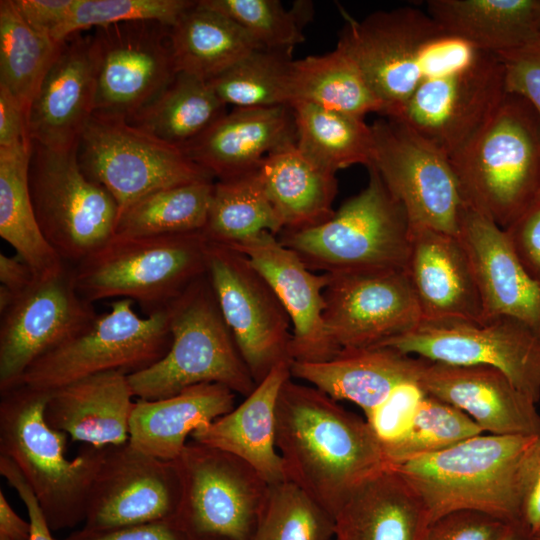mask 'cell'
Masks as SVG:
<instances>
[{"label": "cell", "instance_id": "cell-11", "mask_svg": "<svg viewBox=\"0 0 540 540\" xmlns=\"http://www.w3.org/2000/svg\"><path fill=\"white\" fill-rule=\"evenodd\" d=\"M84 174L114 198L119 215L159 189L215 178L184 151L130 122L93 114L78 145Z\"/></svg>", "mask_w": 540, "mask_h": 540}, {"label": "cell", "instance_id": "cell-59", "mask_svg": "<svg viewBox=\"0 0 540 540\" xmlns=\"http://www.w3.org/2000/svg\"><path fill=\"white\" fill-rule=\"evenodd\" d=\"M203 540H228L226 538H222V537H215V536H208V537H202Z\"/></svg>", "mask_w": 540, "mask_h": 540}, {"label": "cell", "instance_id": "cell-44", "mask_svg": "<svg viewBox=\"0 0 540 540\" xmlns=\"http://www.w3.org/2000/svg\"><path fill=\"white\" fill-rule=\"evenodd\" d=\"M240 25L262 49L290 53L304 42L312 3L297 1L286 9L278 0H203Z\"/></svg>", "mask_w": 540, "mask_h": 540}, {"label": "cell", "instance_id": "cell-45", "mask_svg": "<svg viewBox=\"0 0 540 540\" xmlns=\"http://www.w3.org/2000/svg\"><path fill=\"white\" fill-rule=\"evenodd\" d=\"M482 433L466 413L427 394L409 430L384 454L388 464L395 465L448 449Z\"/></svg>", "mask_w": 540, "mask_h": 540}, {"label": "cell", "instance_id": "cell-41", "mask_svg": "<svg viewBox=\"0 0 540 540\" xmlns=\"http://www.w3.org/2000/svg\"><path fill=\"white\" fill-rule=\"evenodd\" d=\"M61 44L28 25L13 0L0 1V85L27 113Z\"/></svg>", "mask_w": 540, "mask_h": 540}, {"label": "cell", "instance_id": "cell-10", "mask_svg": "<svg viewBox=\"0 0 540 540\" xmlns=\"http://www.w3.org/2000/svg\"><path fill=\"white\" fill-rule=\"evenodd\" d=\"M29 189L40 230L66 264L76 266L115 235L118 205L84 174L77 147L53 150L33 143Z\"/></svg>", "mask_w": 540, "mask_h": 540}, {"label": "cell", "instance_id": "cell-27", "mask_svg": "<svg viewBox=\"0 0 540 540\" xmlns=\"http://www.w3.org/2000/svg\"><path fill=\"white\" fill-rule=\"evenodd\" d=\"M133 398L126 374L103 372L52 390L45 418L72 441L98 448L121 445L129 441Z\"/></svg>", "mask_w": 540, "mask_h": 540}, {"label": "cell", "instance_id": "cell-8", "mask_svg": "<svg viewBox=\"0 0 540 540\" xmlns=\"http://www.w3.org/2000/svg\"><path fill=\"white\" fill-rule=\"evenodd\" d=\"M345 20L337 43L357 64L383 104L382 117L398 110L426 76L452 60L458 40L427 12L402 7Z\"/></svg>", "mask_w": 540, "mask_h": 540}, {"label": "cell", "instance_id": "cell-13", "mask_svg": "<svg viewBox=\"0 0 540 540\" xmlns=\"http://www.w3.org/2000/svg\"><path fill=\"white\" fill-rule=\"evenodd\" d=\"M371 127L370 166L403 206L411 230L431 229L459 237L468 206L450 158L391 118L378 119Z\"/></svg>", "mask_w": 540, "mask_h": 540}, {"label": "cell", "instance_id": "cell-28", "mask_svg": "<svg viewBox=\"0 0 540 540\" xmlns=\"http://www.w3.org/2000/svg\"><path fill=\"white\" fill-rule=\"evenodd\" d=\"M290 365L283 361L275 366L242 403L196 430L192 440L241 458L269 484L287 480L275 432L277 400L291 377Z\"/></svg>", "mask_w": 540, "mask_h": 540}, {"label": "cell", "instance_id": "cell-36", "mask_svg": "<svg viewBox=\"0 0 540 540\" xmlns=\"http://www.w3.org/2000/svg\"><path fill=\"white\" fill-rule=\"evenodd\" d=\"M291 94V105L308 102L362 118L383 112L357 64L338 45L329 53L292 61Z\"/></svg>", "mask_w": 540, "mask_h": 540}, {"label": "cell", "instance_id": "cell-3", "mask_svg": "<svg viewBox=\"0 0 540 540\" xmlns=\"http://www.w3.org/2000/svg\"><path fill=\"white\" fill-rule=\"evenodd\" d=\"M450 160L467 206L507 229L540 193V120L526 100L507 93Z\"/></svg>", "mask_w": 540, "mask_h": 540}, {"label": "cell", "instance_id": "cell-14", "mask_svg": "<svg viewBox=\"0 0 540 540\" xmlns=\"http://www.w3.org/2000/svg\"><path fill=\"white\" fill-rule=\"evenodd\" d=\"M206 276L251 375L260 383L290 361V318L264 276L239 250L208 241Z\"/></svg>", "mask_w": 540, "mask_h": 540}, {"label": "cell", "instance_id": "cell-37", "mask_svg": "<svg viewBox=\"0 0 540 540\" xmlns=\"http://www.w3.org/2000/svg\"><path fill=\"white\" fill-rule=\"evenodd\" d=\"M291 107L296 145L314 163L334 173L356 164L371 165L373 131L364 118L302 101Z\"/></svg>", "mask_w": 540, "mask_h": 540}, {"label": "cell", "instance_id": "cell-43", "mask_svg": "<svg viewBox=\"0 0 540 540\" xmlns=\"http://www.w3.org/2000/svg\"><path fill=\"white\" fill-rule=\"evenodd\" d=\"M335 520L295 483L269 484L251 540H333Z\"/></svg>", "mask_w": 540, "mask_h": 540}, {"label": "cell", "instance_id": "cell-49", "mask_svg": "<svg viewBox=\"0 0 540 540\" xmlns=\"http://www.w3.org/2000/svg\"><path fill=\"white\" fill-rule=\"evenodd\" d=\"M506 524L483 512L459 510L432 521L425 540H498Z\"/></svg>", "mask_w": 540, "mask_h": 540}, {"label": "cell", "instance_id": "cell-5", "mask_svg": "<svg viewBox=\"0 0 540 540\" xmlns=\"http://www.w3.org/2000/svg\"><path fill=\"white\" fill-rule=\"evenodd\" d=\"M367 169V186L329 220L279 234V241L310 270L348 274L405 269L411 245L408 217L377 170Z\"/></svg>", "mask_w": 540, "mask_h": 540}, {"label": "cell", "instance_id": "cell-25", "mask_svg": "<svg viewBox=\"0 0 540 540\" xmlns=\"http://www.w3.org/2000/svg\"><path fill=\"white\" fill-rule=\"evenodd\" d=\"M459 238L473 267L484 318H514L540 335V284L520 262L506 231L468 207Z\"/></svg>", "mask_w": 540, "mask_h": 540}, {"label": "cell", "instance_id": "cell-29", "mask_svg": "<svg viewBox=\"0 0 540 540\" xmlns=\"http://www.w3.org/2000/svg\"><path fill=\"white\" fill-rule=\"evenodd\" d=\"M422 360L391 347L376 346L342 351L327 361H292L290 373L336 401L355 403L367 414L397 387L417 383Z\"/></svg>", "mask_w": 540, "mask_h": 540}, {"label": "cell", "instance_id": "cell-48", "mask_svg": "<svg viewBox=\"0 0 540 540\" xmlns=\"http://www.w3.org/2000/svg\"><path fill=\"white\" fill-rule=\"evenodd\" d=\"M497 55L504 67L507 93L526 100L540 120V38Z\"/></svg>", "mask_w": 540, "mask_h": 540}, {"label": "cell", "instance_id": "cell-46", "mask_svg": "<svg viewBox=\"0 0 540 540\" xmlns=\"http://www.w3.org/2000/svg\"><path fill=\"white\" fill-rule=\"evenodd\" d=\"M195 3L191 0H75L56 42L62 43L89 28L128 21L152 20L172 27Z\"/></svg>", "mask_w": 540, "mask_h": 540}, {"label": "cell", "instance_id": "cell-42", "mask_svg": "<svg viewBox=\"0 0 540 540\" xmlns=\"http://www.w3.org/2000/svg\"><path fill=\"white\" fill-rule=\"evenodd\" d=\"M292 61L290 53L258 48L208 82L226 105L291 106Z\"/></svg>", "mask_w": 540, "mask_h": 540}, {"label": "cell", "instance_id": "cell-52", "mask_svg": "<svg viewBox=\"0 0 540 540\" xmlns=\"http://www.w3.org/2000/svg\"><path fill=\"white\" fill-rule=\"evenodd\" d=\"M504 230L520 262L540 284V202Z\"/></svg>", "mask_w": 540, "mask_h": 540}, {"label": "cell", "instance_id": "cell-33", "mask_svg": "<svg viewBox=\"0 0 540 540\" xmlns=\"http://www.w3.org/2000/svg\"><path fill=\"white\" fill-rule=\"evenodd\" d=\"M257 172L283 230L311 228L333 216L336 173L314 163L296 143L268 155Z\"/></svg>", "mask_w": 540, "mask_h": 540}, {"label": "cell", "instance_id": "cell-60", "mask_svg": "<svg viewBox=\"0 0 540 540\" xmlns=\"http://www.w3.org/2000/svg\"><path fill=\"white\" fill-rule=\"evenodd\" d=\"M533 535H534L535 540H540V530L535 532Z\"/></svg>", "mask_w": 540, "mask_h": 540}, {"label": "cell", "instance_id": "cell-7", "mask_svg": "<svg viewBox=\"0 0 540 540\" xmlns=\"http://www.w3.org/2000/svg\"><path fill=\"white\" fill-rule=\"evenodd\" d=\"M172 343L150 367L127 375L134 397L157 400L203 383L248 396L257 386L227 326L206 274L171 306Z\"/></svg>", "mask_w": 540, "mask_h": 540}, {"label": "cell", "instance_id": "cell-38", "mask_svg": "<svg viewBox=\"0 0 540 540\" xmlns=\"http://www.w3.org/2000/svg\"><path fill=\"white\" fill-rule=\"evenodd\" d=\"M226 107L208 81L177 72L165 90L128 122L182 147L222 117Z\"/></svg>", "mask_w": 540, "mask_h": 540}, {"label": "cell", "instance_id": "cell-2", "mask_svg": "<svg viewBox=\"0 0 540 540\" xmlns=\"http://www.w3.org/2000/svg\"><path fill=\"white\" fill-rule=\"evenodd\" d=\"M50 392L24 384L0 392V456L16 465L50 529L58 531L84 522L103 447L87 445L66 457L68 435L45 418Z\"/></svg>", "mask_w": 540, "mask_h": 540}, {"label": "cell", "instance_id": "cell-1", "mask_svg": "<svg viewBox=\"0 0 540 540\" xmlns=\"http://www.w3.org/2000/svg\"><path fill=\"white\" fill-rule=\"evenodd\" d=\"M275 437L287 480L334 520L361 484L390 466L366 420L292 377L279 392Z\"/></svg>", "mask_w": 540, "mask_h": 540}, {"label": "cell", "instance_id": "cell-31", "mask_svg": "<svg viewBox=\"0 0 540 540\" xmlns=\"http://www.w3.org/2000/svg\"><path fill=\"white\" fill-rule=\"evenodd\" d=\"M235 394L224 385L203 383L162 399H137L129 443L147 455L176 461L188 436L235 407Z\"/></svg>", "mask_w": 540, "mask_h": 540}, {"label": "cell", "instance_id": "cell-24", "mask_svg": "<svg viewBox=\"0 0 540 540\" xmlns=\"http://www.w3.org/2000/svg\"><path fill=\"white\" fill-rule=\"evenodd\" d=\"M404 270L423 322L485 320L473 267L459 237L412 229Z\"/></svg>", "mask_w": 540, "mask_h": 540}, {"label": "cell", "instance_id": "cell-30", "mask_svg": "<svg viewBox=\"0 0 540 540\" xmlns=\"http://www.w3.org/2000/svg\"><path fill=\"white\" fill-rule=\"evenodd\" d=\"M425 503L391 466L361 484L335 516L333 540H425Z\"/></svg>", "mask_w": 540, "mask_h": 540}, {"label": "cell", "instance_id": "cell-17", "mask_svg": "<svg viewBox=\"0 0 540 540\" xmlns=\"http://www.w3.org/2000/svg\"><path fill=\"white\" fill-rule=\"evenodd\" d=\"M170 28L152 20L95 28L93 114L129 121L165 90L177 74Z\"/></svg>", "mask_w": 540, "mask_h": 540}, {"label": "cell", "instance_id": "cell-57", "mask_svg": "<svg viewBox=\"0 0 540 540\" xmlns=\"http://www.w3.org/2000/svg\"><path fill=\"white\" fill-rule=\"evenodd\" d=\"M30 534V521H25L14 511L0 490V535L11 540H29Z\"/></svg>", "mask_w": 540, "mask_h": 540}, {"label": "cell", "instance_id": "cell-55", "mask_svg": "<svg viewBox=\"0 0 540 540\" xmlns=\"http://www.w3.org/2000/svg\"><path fill=\"white\" fill-rule=\"evenodd\" d=\"M32 143L27 112L19 101L0 85V147Z\"/></svg>", "mask_w": 540, "mask_h": 540}, {"label": "cell", "instance_id": "cell-40", "mask_svg": "<svg viewBox=\"0 0 540 540\" xmlns=\"http://www.w3.org/2000/svg\"><path fill=\"white\" fill-rule=\"evenodd\" d=\"M214 182L171 186L142 197L119 215L115 235L158 236L202 231Z\"/></svg>", "mask_w": 540, "mask_h": 540}, {"label": "cell", "instance_id": "cell-53", "mask_svg": "<svg viewBox=\"0 0 540 540\" xmlns=\"http://www.w3.org/2000/svg\"><path fill=\"white\" fill-rule=\"evenodd\" d=\"M75 0H13L15 7L37 32L54 42L65 24ZM57 43V42H56Z\"/></svg>", "mask_w": 540, "mask_h": 540}, {"label": "cell", "instance_id": "cell-54", "mask_svg": "<svg viewBox=\"0 0 540 540\" xmlns=\"http://www.w3.org/2000/svg\"><path fill=\"white\" fill-rule=\"evenodd\" d=\"M0 474L13 487L19 498L24 503L31 525V534L29 540H57L51 534V529L45 519V516L38 504V501L25 481L16 465L4 456H0Z\"/></svg>", "mask_w": 540, "mask_h": 540}, {"label": "cell", "instance_id": "cell-34", "mask_svg": "<svg viewBox=\"0 0 540 540\" xmlns=\"http://www.w3.org/2000/svg\"><path fill=\"white\" fill-rule=\"evenodd\" d=\"M177 72L210 81L255 49V41L233 19L203 0L170 28Z\"/></svg>", "mask_w": 540, "mask_h": 540}, {"label": "cell", "instance_id": "cell-32", "mask_svg": "<svg viewBox=\"0 0 540 540\" xmlns=\"http://www.w3.org/2000/svg\"><path fill=\"white\" fill-rule=\"evenodd\" d=\"M427 13L453 38L494 54L540 38V0H431Z\"/></svg>", "mask_w": 540, "mask_h": 540}, {"label": "cell", "instance_id": "cell-16", "mask_svg": "<svg viewBox=\"0 0 540 540\" xmlns=\"http://www.w3.org/2000/svg\"><path fill=\"white\" fill-rule=\"evenodd\" d=\"M379 346L435 362L495 367L535 403L540 400V335L514 318L422 321Z\"/></svg>", "mask_w": 540, "mask_h": 540}, {"label": "cell", "instance_id": "cell-18", "mask_svg": "<svg viewBox=\"0 0 540 540\" xmlns=\"http://www.w3.org/2000/svg\"><path fill=\"white\" fill-rule=\"evenodd\" d=\"M182 480L176 461L134 448L129 441L103 447L83 529L108 531L178 518Z\"/></svg>", "mask_w": 540, "mask_h": 540}, {"label": "cell", "instance_id": "cell-61", "mask_svg": "<svg viewBox=\"0 0 540 540\" xmlns=\"http://www.w3.org/2000/svg\"><path fill=\"white\" fill-rule=\"evenodd\" d=\"M0 540H11V539H9V538H7V537H5V536L0 535Z\"/></svg>", "mask_w": 540, "mask_h": 540}, {"label": "cell", "instance_id": "cell-47", "mask_svg": "<svg viewBox=\"0 0 540 540\" xmlns=\"http://www.w3.org/2000/svg\"><path fill=\"white\" fill-rule=\"evenodd\" d=\"M426 395L417 383L403 384L379 406L365 414L383 453L409 430Z\"/></svg>", "mask_w": 540, "mask_h": 540}, {"label": "cell", "instance_id": "cell-58", "mask_svg": "<svg viewBox=\"0 0 540 540\" xmlns=\"http://www.w3.org/2000/svg\"><path fill=\"white\" fill-rule=\"evenodd\" d=\"M498 540H535L533 533L521 522L507 523Z\"/></svg>", "mask_w": 540, "mask_h": 540}, {"label": "cell", "instance_id": "cell-20", "mask_svg": "<svg viewBox=\"0 0 540 540\" xmlns=\"http://www.w3.org/2000/svg\"><path fill=\"white\" fill-rule=\"evenodd\" d=\"M327 275L323 319L340 352L379 346L422 322L405 270Z\"/></svg>", "mask_w": 540, "mask_h": 540}, {"label": "cell", "instance_id": "cell-9", "mask_svg": "<svg viewBox=\"0 0 540 540\" xmlns=\"http://www.w3.org/2000/svg\"><path fill=\"white\" fill-rule=\"evenodd\" d=\"M130 299H117L80 332L37 359L20 384L52 391L108 371L126 375L159 361L172 343L171 308L140 317Z\"/></svg>", "mask_w": 540, "mask_h": 540}, {"label": "cell", "instance_id": "cell-51", "mask_svg": "<svg viewBox=\"0 0 540 540\" xmlns=\"http://www.w3.org/2000/svg\"><path fill=\"white\" fill-rule=\"evenodd\" d=\"M64 540H203L178 519L145 523L108 531L80 529Z\"/></svg>", "mask_w": 540, "mask_h": 540}, {"label": "cell", "instance_id": "cell-35", "mask_svg": "<svg viewBox=\"0 0 540 540\" xmlns=\"http://www.w3.org/2000/svg\"><path fill=\"white\" fill-rule=\"evenodd\" d=\"M32 143L0 147V236L32 269L36 278L67 265L44 238L29 189Z\"/></svg>", "mask_w": 540, "mask_h": 540}, {"label": "cell", "instance_id": "cell-19", "mask_svg": "<svg viewBox=\"0 0 540 540\" xmlns=\"http://www.w3.org/2000/svg\"><path fill=\"white\" fill-rule=\"evenodd\" d=\"M0 392L20 384L41 356L67 341L96 316L78 292L73 266L36 278L0 313Z\"/></svg>", "mask_w": 540, "mask_h": 540}, {"label": "cell", "instance_id": "cell-23", "mask_svg": "<svg viewBox=\"0 0 540 540\" xmlns=\"http://www.w3.org/2000/svg\"><path fill=\"white\" fill-rule=\"evenodd\" d=\"M422 359L417 384L466 413L483 432L530 436L540 431L536 403L499 369Z\"/></svg>", "mask_w": 540, "mask_h": 540}, {"label": "cell", "instance_id": "cell-21", "mask_svg": "<svg viewBox=\"0 0 540 540\" xmlns=\"http://www.w3.org/2000/svg\"><path fill=\"white\" fill-rule=\"evenodd\" d=\"M97 59L93 34L62 42L27 113L33 143L53 150L76 148L95 110Z\"/></svg>", "mask_w": 540, "mask_h": 540}, {"label": "cell", "instance_id": "cell-56", "mask_svg": "<svg viewBox=\"0 0 540 540\" xmlns=\"http://www.w3.org/2000/svg\"><path fill=\"white\" fill-rule=\"evenodd\" d=\"M35 279L32 269L20 256L0 254L1 285L18 294L27 289Z\"/></svg>", "mask_w": 540, "mask_h": 540}, {"label": "cell", "instance_id": "cell-12", "mask_svg": "<svg viewBox=\"0 0 540 540\" xmlns=\"http://www.w3.org/2000/svg\"><path fill=\"white\" fill-rule=\"evenodd\" d=\"M506 94L499 56L473 49L462 60L428 74L387 118L407 126L451 158L486 123Z\"/></svg>", "mask_w": 540, "mask_h": 540}, {"label": "cell", "instance_id": "cell-6", "mask_svg": "<svg viewBox=\"0 0 540 540\" xmlns=\"http://www.w3.org/2000/svg\"><path fill=\"white\" fill-rule=\"evenodd\" d=\"M207 244L202 231L114 235L73 267L76 288L90 303L130 299L153 314L170 307L206 274Z\"/></svg>", "mask_w": 540, "mask_h": 540}, {"label": "cell", "instance_id": "cell-50", "mask_svg": "<svg viewBox=\"0 0 540 540\" xmlns=\"http://www.w3.org/2000/svg\"><path fill=\"white\" fill-rule=\"evenodd\" d=\"M517 491L520 522L534 534L540 530V431L520 459Z\"/></svg>", "mask_w": 540, "mask_h": 540}, {"label": "cell", "instance_id": "cell-62", "mask_svg": "<svg viewBox=\"0 0 540 540\" xmlns=\"http://www.w3.org/2000/svg\"><path fill=\"white\" fill-rule=\"evenodd\" d=\"M536 202H540V193H539V195H538V198H537ZM536 202H535V203H536Z\"/></svg>", "mask_w": 540, "mask_h": 540}, {"label": "cell", "instance_id": "cell-26", "mask_svg": "<svg viewBox=\"0 0 540 540\" xmlns=\"http://www.w3.org/2000/svg\"><path fill=\"white\" fill-rule=\"evenodd\" d=\"M292 143L291 106L234 107L180 148L215 179L225 180L256 170L268 155Z\"/></svg>", "mask_w": 540, "mask_h": 540}, {"label": "cell", "instance_id": "cell-22", "mask_svg": "<svg viewBox=\"0 0 540 540\" xmlns=\"http://www.w3.org/2000/svg\"><path fill=\"white\" fill-rule=\"evenodd\" d=\"M230 247L248 257L285 308L292 327L291 360L321 362L336 357L340 351L329 338L323 319L328 275L310 270L270 232Z\"/></svg>", "mask_w": 540, "mask_h": 540}, {"label": "cell", "instance_id": "cell-15", "mask_svg": "<svg viewBox=\"0 0 540 540\" xmlns=\"http://www.w3.org/2000/svg\"><path fill=\"white\" fill-rule=\"evenodd\" d=\"M182 480L178 519L200 537L251 540L269 483L228 452L188 441L176 460Z\"/></svg>", "mask_w": 540, "mask_h": 540}, {"label": "cell", "instance_id": "cell-39", "mask_svg": "<svg viewBox=\"0 0 540 540\" xmlns=\"http://www.w3.org/2000/svg\"><path fill=\"white\" fill-rule=\"evenodd\" d=\"M283 226L269 201L257 169L214 182L202 232L208 241L232 246L262 232L278 236Z\"/></svg>", "mask_w": 540, "mask_h": 540}, {"label": "cell", "instance_id": "cell-4", "mask_svg": "<svg viewBox=\"0 0 540 540\" xmlns=\"http://www.w3.org/2000/svg\"><path fill=\"white\" fill-rule=\"evenodd\" d=\"M534 436L480 434L390 466L421 497L431 522L459 510L520 522L517 472Z\"/></svg>", "mask_w": 540, "mask_h": 540}]
</instances>
